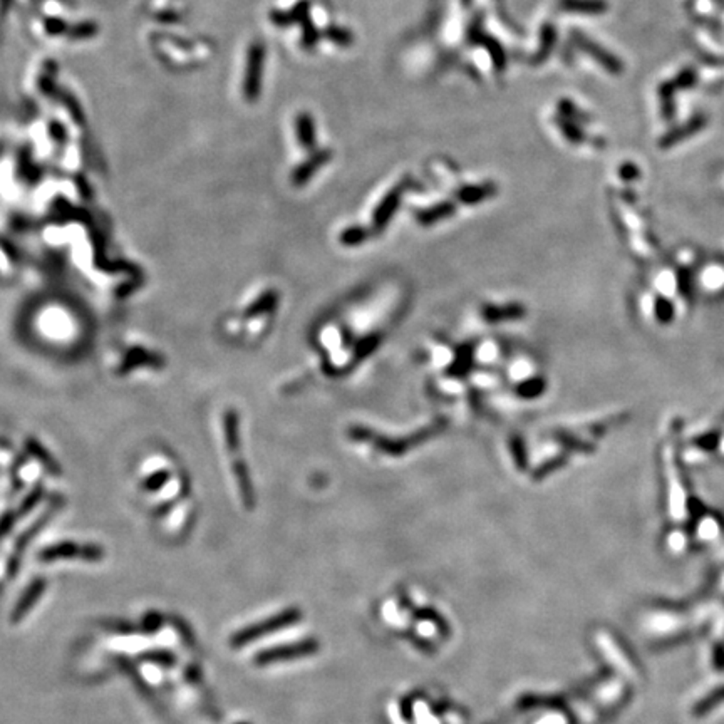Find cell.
<instances>
[{
	"label": "cell",
	"mask_w": 724,
	"mask_h": 724,
	"mask_svg": "<svg viewBox=\"0 0 724 724\" xmlns=\"http://www.w3.org/2000/svg\"><path fill=\"white\" fill-rule=\"evenodd\" d=\"M555 123H557V126L560 127V131H562V133H564V136L569 139L570 143L580 144V143L585 141V133H583L582 127L578 126V123L572 121V119H567V118L560 116V114H559V116H557Z\"/></svg>",
	"instance_id": "9a60e30c"
},
{
	"label": "cell",
	"mask_w": 724,
	"mask_h": 724,
	"mask_svg": "<svg viewBox=\"0 0 724 724\" xmlns=\"http://www.w3.org/2000/svg\"><path fill=\"white\" fill-rule=\"evenodd\" d=\"M619 176L624 181H636L641 178V169H639L637 165H634V163H624V165H620V168H619Z\"/></svg>",
	"instance_id": "ffe728a7"
},
{
	"label": "cell",
	"mask_w": 724,
	"mask_h": 724,
	"mask_svg": "<svg viewBox=\"0 0 724 724\" xmlns=\"http://www.w3.org/2000/svg\"><path fill=\"white\" fill-rule=\"evenodd\" d=\"M330 156H332V153L329 150H321V151L314 153V155L310 156V160L305 161V163L302 165L299 169H297L295 181L297 183L307 181L309 178L312 176V174L317 172L319 168H321V166H323V165L327 163V161L330 160Z\"/></svg>",
	"instance_id": "30bf717a"
},
{
	"label": "cell",
	"mask_w": 724,
	"mask_h": 724,
	"mask_svg": "<svg viewBox=\"0 0 724 724\" xmlns=\"http://www.w3.org/2000/svg\"><path fill=\"white\" fill-rule=\"evenodd\" d=\"M713 2H714V4H716V6H718V7H721V8H724V0H713Z\"/></svg>",
	"instance_id": "cb8c5ba5"
},
{
	"label": "cell",
	"mask_w": 724,
	"mask_h": 724,
	"mask_svg": "<svg viewBox=\"0 0 724 724\" xmlns=\"http://www.w3.org/2000/svg\"><path fill=\"white\" fill-rule=\"evenodd\" d=\"M323 34H326L327 39L334 42V44L340 46V48H347V46L352 44V39H354V37H352V32L351 31L339 27V25H330V27L327 29V31L323 32Z\"/></svg>",
	"instance_id": "2e32d148"
},
{
	"label": "cell",
	"mask_w": 724,
	"mask_h": 724,
	"mask_svg": "<svg viewBox=\"0 0 724 724\" xmlns=\"http://www.w3.org/2000/svg\"><path fill=\"white\" fill-rule=\"evenodd\" d=\"M104 557L103 548L96 545H78V543H59L54 547L46 548L41 553L39 559L44 562H53L57 559H83L89 562L101 560Z\"/></svg>",
	"instance_id": "3957f363"
},
{
	"label": "cell",
	"mask_w": 724,
	"mask_h": 724,
	"mask_svg": "<svg viewBox=\"0 0 724 724\" xmlns=\"http://www.w3.org/2000/svg\"><path fill=\"white\" fill-rule=\"evenodd\" d=\"M559 114L560 116L572 119V121H587V114H583L580 109L575 106L570 99H562L559 103Z\"/></svg>",
	"instance_id": "d6986e66"
},
{
	"label": "cell",
	"mask_w": 724,
	"mask_h": 724,
	"mask_svg": "<svg viewBox=\"0 0 724 724\" xmlns=\"http://www.w3.org/2000/svg\"><path fill=\"white\" fill-rule=\"evenodd\" d=\"M403 186H396V188L391 191L387 197L382 200V203L379 205L376 215H374V221H377V223H384V221L389 218L391 215H393V211L396 210V207H398L399 203V198H401V190Z\"/></svg>",
	"instance_id": "5bb4252c"
},
{
	"label": "cell",
	"mask_w": 724,
	"mask_h": 724,
	"mask_svg": "<svg viewBox=\"0 0 724 724\" xmlns=\"http://www.w3.org/2000/svg\"><path fill=\"white\" fill-rule=\"evenodd\" d=\"M297 619H299V612L285 611V612H282V614L274 615V617H270V619L258 622V624L249 625V627L238 630L235 636H232V639H230V644H232V647H235V649H238V647H244L246 644H250V642L255 641V639H260V637L267 636V634L277 632L279 629L287 627V625L297 622Z\"/></svg>",
	"instance_id": "6da1fadb"
},
{
	"label": "cell",
	"mask_w": 724,
	"mask_h": 724,
	"mask_svg": "<svg viewBox=\"0 0 724 724\" xmlns=\"http://www.w3.org/2000/svg\"><path fill=\"white\" fill-rule=\"evenodd\" d=\"M262 64H263V49L262 46H255L250 53L249 74H246V95L250 99L257 97L260 89V79H262Z\"/></svg>",
	"instance_id": "ba28073f"
},
{
	"label": "cell",
	"mask_w": 724,
	"mask_h": 724,
	"mask_svg": "<svg viewBox=\"0 0 724 724\" xmlns=\"http://www.w3.org/2000/svg\"><path fill=\"white\" fill-rule=\"evenodd\" d=\"M559 6L562 11L582 15H602L608 11L607 0H560Z\"/></svg>",
	"instance_id": "52a82bcc"
},
{
	"label": "cell",
	"mask_w": 724,
	"mask_h": 724,
	"mask_svg": "<svg viewBox=\"0 0 724 724\" xmlns=\"http://www.w3.org/2000/svg\"><path fill=\"white\" fill-rule=\"evenodd\" d=\"M315 649L312 642L304 641L297 642V644L292 646H282V647H272V649H265L262 653L255 655L253 662L257 666H267V664H274L280 661H291V659H297L300 655H307Z\"/></svg>",
	"instance_id": "277c9868"
},
{
	"label": "cell",
	"mask_w": 724,
	"mask_h": 724,
	"mask_svg": "<svg viewBox=\"0 0 724 724\" xmlns=\"http://www.w3.org/2000/svg\"><path fill=\"white\" fill-rule=\"evenodd\" d=\"M46 585H48V582H46L44 578H36V580H34L31 585L25 589L22 597L19 599L15 608L12 611V617H11L12 624H19V622L32 611L37 600H39L42 597V594H44Z\"/></svg>",
	"instance_id": "8992f818"
},
{
	"label": "cell",
	"mask_w": 724,
	"mask_h": 724,
	"mask_svg": "<svg viewBox=\"0 0 724 724\" xmlns=\"http://www.w3.org/2000/svg\"><path fill=\"white\" fill-rule=\"evenodd\" d=\"M706 125H708V118H706L704 114H694V116L689 119V121H685L684 125L672 127L666 134H662L657 141L659 148H661V150H669V148L676 146V144L692 138L694 134H697L699 131L704 130Z\"/></svg>",
	"instance_id": "5b68a950"
},
{
	"label": "cell",
	"mask_w": 724,
	"mask_h": 724,
	"mask_svg": "<svg viewBox=\"0 0 724 724\" xmlns=\"http://www.w3.org/2000/svg\"><path fill=\"white\" fill-rule=\"evenodd\" d=\"M454 207L451 205V203H441V205H436L434 208H431V210H426L419 215V220L424 221V223H429V221H434L438 218H445V216H448L453 213Z\"/></svg>",
	"instance_id": "ac0fdd59"
},
{
	"label": "cell",
	"mask_w": 724,
	"mask_h": 724,
	"mask_svg": "<svg viewBox=\"0 0 724 724\" xmlns=\"http://www.w3.org/2000/svg\"><path fill=\"white\" fill-rule=\"evenodd\" d=\"M657 92H659V97H661V101L674 99L676 92H677V86H676L674 79H667V81H664V83L659 84Z\"/></svg>",
	"instance_id": "44dd1931"
},
{
	"label": "cell",
	"mask_w": 724,
	"mask_h": 724,
	"mask_svg": "<svg viewBox=\"0 0 724 724\" xmlns=\"http://www.w3.org/2000/svg\"><path fill=\"white\" fill-rule=\"evenodd\" d=\"M297 136H299V143L305 150H310V148L315 146V125L310 114H299V118H297Z\"/></svg>",
	"instance_id": "8fae6325"
},
{
	"label": "cell",
	"mask_w": 724,
	"mask_h": 724,
	"mask_svg": "<svg viewBox=\"0 0 724 724\" xmlns=\"http://www.w3.org/2000/svg\"><path fill=\"white\" fill-rule=\"evenodd\" d=\"M677 89H691L697 84V71L694 67H684L674 78Z\"/></svg>",
	"instance_id": "e0dca14e"
},
{
	"label": "cell",
	"mask_w": 724,
	"mask_h": 724,
	"mask_svg": "<svg viewBox=\"0 0 724 724\" xmlns=\"http://www.w3.org/2000/svg\"><path fill=\"white\" fill-rule=\"evenodd\" d=\"M661 106H662V118L666 119V121H672L676 116V103L674 99H666V101H661Z\"/></svg>",
	"instance_id": "603a6c76"
},
{
	"label": "cell",
	"mask_w": 724,
	"mask_h": 724,
	"mask_svg": "<svg viewBox=\"0 0 724 724\" xmlns=\"http://www.w3.org/2000/svg\"><path fill=\"white\" fill-rule=\"evenodd\" d=\"M697 55H699V59L704 64H708V66H714V67H723L724 66V57L723 55H713L709 53H704V50H699L697 49Z\"/></svg>",
	"instance_id": "7402d4cb"
},
{
	"label": "cell",
	"mask_w": 724,
	"mask_h": 724,
	"mask_svg": "<svg viewBox=\"0 0 724 724\" xmlns=\"http://www.w3.org/2000/svg\"><path fill=\"white\" fill-rule=\"evenodd\" d=\"M470 36H471L473 41H478L480 44H483L485 48L488 49V53L492 54L493 62H495L496 69L498 71H503L505 69V64H506V57H505L503 48H501V46L498 44V42L493 39V37H489L485 32H481L480 29H475V31H471Z\"/></svg>",
	"instance_id": "9c48e42d"
},
{
	"label": "cell",
	"mask_w": 724,
	"mask_h": 724,
	"mask_svg": "<svg viewBox=\"0 0 724 724\" xmlns=\"http://www.w3.org/2000/svg\"><path fill=\"white\" fill-rule=\"evenodd\" d=\"M572 41L582 53L590 55V57L597 64H600L608 74L619 76L624 72V62H622L617 55L612 54L611 50H607L606 48H602V46L597 44L595 41H592L590 37H587L583 32L572 31Z\"/></svg>",
	"instance_id": "7a4b0ae2"
},
{
	"label": "cell",
	"mask_w": 724,
	"mask_h": 724,
	"mask_svg": "<svg viewBox=\"0 0 724 724\" xmlns=\"http://www.w3.org/2000/svg\"><path fill=\"white\" fill-rule=\"evenodd\" d=\"M495 193V186L492 183H487V185H475V186H465L458 191V198L461 200L463 203H478L480 200H485Z\"/></svg>",
	"instance_id": "7c38bea8"
},
{
	"label": "cell",
	"mask_w": 724,
	"mask_h": 724,
	"mask_svg": "<svg viewBox=\"0 0 724 724\" xmlns=\"http://www.w3.org/2000/svg\"><path fill=\"white\" fill-rule=\"evenodd\" d=\"M540 37H542V44H540V49L536 50L535 59H534L536 64L543 62L545 59H547L548 55H550L553 48H555V44H557V31H555V27H553L552 24H545L543 29H542V36H540Z\"/></svg>",
	"instance_id": "4fadbf2b"
}]
</instances>
